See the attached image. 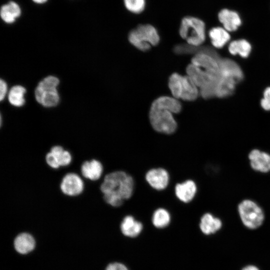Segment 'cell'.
Segmentation results:
<instances>
[{
    "mask_svg": "<svg viewBox=\"0 0 270 270\" xmlns=\"http://www.w3.org/2000/svg\"><path fill=\"white\" fill-rule=\"evenodd\" d=\"M134 187V180L130 175L123 170H116L106 175L100 190L106 204L119 207L132 197Z\"/></svg>",
    "mask_w": 270,
    "mask_h": 270,
    "instance_id": "cell-1",
    "label": "cell"
},
{
    "mask_svg": "<svg viewBox=\"0 0 270 270\" xmlns=\"http://www.w3.org/2000/svg\"><path fill=\"white\" fill-rule=\"evenodd\" d=\"M182 110L178 100L174 97L162 96L156 99L152 103L149 112L150 124L156 132L166 134L174 133L177 124L173 114Z\"/></svg>",
    "mask_w": 270,
    "mask_h": 270,
    "instance_id": "cell-2",
    "label": "cell"
},
{
    "mask_svg": "<svg viewBox=\"0 0 270 270\" xmlns=\"http://www.w3.org/2000/svg\"><path fill=\"white\" fill-rule=\"evenodd\" d=\"M220 72L216 85V96L220 98L232 95L236 85L242 80L244 74L240 66L234 60L220 58Z\"/></svg>",
    "mask_w": 270,
    "mask_h": 270,
    "instance_id": "cell-3",
    "label": "cell"
},
{
    "mask_svg": "<svg viewBox=\"0 0 270 270\" xmlns=\"http://www.w3.org/2000/svg\"><path fill=\"white\" fill-rule=\"evenodd\" d=\"M168 84L172 97L177 100L192 101L200 94L198 88L188 75L174 73L170 76Z\"/></svg>",
    "mask_w": 270,
    "mask_h": 270,
    "instance_id": "cell-4",
    "label": "cell"
},
{
    "mask_svg": "<svg viewBox=\"0 0 270 270\" xmlns=\"http://www.w3.org/2000/svg\"><path fill=\"white\" fill-rule=\"evenodd\" d=\"M179 33L180 36L186 40L188 45L199 46L206 38L204 23L196 17H184L180 23Z\"/></svg>",
    "mask_w": 270,
    "mask_h": 270,
    "instance_id": "cell-5",
    "label": "cell"
},
{
    "mask_svg": "<svg viewBox=\"0 0 270 270\" xmlns=\"http://www.w3.org/2000/svg\"><path fill=\"white\" fill-rule=\"evenodd\" d=\"M130 43L139 50L145 52L160 42L156 28L149 24H140L132 30L128 36Z\"/></svg>",
    "mask_w": 270,
    "mask_h": 270,
    "instance_id": "cell-6",
    "label": "cell"
},
{
    "mask_svg": "<svg viewBox=\"0 0 270 270\" xmlns=\"http://www.w3.org/2000/svg\"><path fill=\"white\" fill-rule=\"evenodd\" d=\"M59 84L58 78L53 76H49L42 79L35 90L34 95L36 101L44 107L56 106L60 101L57 90Z\"/></svg>",
    "mask_w": 270,
    "mask_h": 270,
    "instance_id": "cell-7",
    "label": "cell"
},
{
    "mask_svg": "<svg viewBox=\"0 0 270 270\" xmlns=\"http://www.w3.org/2000/svg\"><path fill=\"white\" fill-rule=\"evenodd\" d=\"M238 210L241 220L246 227L254 229L262 224L264 219L263 212L254 202L243 200L239 204Z\"/></svg>",
    "mask_w": 270,
    "mask_h": 270,
    "instance_id": "cell-8",
    "label": "cell"
},
{
    "mask_svg": "<svg viewBox=\"0 0 270 270\" xmlns=\"http://www.w3.org/2000/svg\"><path fill=\"white\" fill-rule=\"evenodd\" d=\"M84 182L79 175L70 172L62 178L60 188L62 192L68 196H75L80 195L84 190Z\"/></svg>",
    "mask_w": 270,
    "mask_h": 270,
    "instance_id": "cell-9",
    "label": "cell"
},
{
    "mask_svg": "<svg viewBox=\"0 0 270 270\" xmlns=\"http://www.w3.org/2000/svg\"><path fill=\"white\" fill-rule=\"evenodd\" d=\"M145 178L152 188L158 190H161L168 186L170 176L166 170L158 168L148 170L146 174Z\"/></svg>",
    "mask_w": 270,
    "mask_h": 270,
    "instance_id": "cell-10",
    "label": "cell"
},
{
    "mask_svg": "<svg viewBox=\"0 0 270 270\" xmlns=\"http://www.w3.org/2000/svg\"><path fill=\"white\" fill-rule=\"evenodd\" d=\"M197 187L194 181L187 180L177 184L174 188L176 198L181 202L188 203L194 198Z\"/></svg>",
    "mask_w": 270,
    "mask_h": 270,
    "instance_id": "cell-11",
    "label": "cell"
},
{
    "mask_svg": "<svg viewBox=\"0 0 270 270\" xmlns=\"http://www.w3.org/2000/svg\"><path fill=\"white\" fill-rule=\"evenodd\" d=\"M218 18L224 28L228 32L236 31L242 24L238 14L226 8L222 9L218 12Z\"/></svg>",
    "mask_w": 270,
    "mask_h": 270,
    "instance_id": "cell-12",
    "label": "cell"
},
{
    "mask_svg": "<svg viewBox=\"0 0 270 270\" xmlns=\"http://www.w3.org/2000/svg\"><path fill=\"white\" fill-rule=\"evenodd\" d=\"M249 159L253 169L262 172L270 170V155L258 150H254L250 153Z\"/></svg>",
    "mask_w": 270,
    "mask_h": 270,
    "instance_id": "cell-13",
    "label": "cell"
},
{
    "mask_svg": "<svg viewBox=\"0 0 270 270\" xmlns=\"http://www.w3.org/2000/svg\"><path fill=\"white\" fill-rule=\"evenodd\" d=\"M103 170L102 164L96 159L85 161L80 167L82 176L84 178L93 181L100 178L102 174Z\"/></svg>",
    "mask_w": 270,
    "mask_h": 270,
    "instance_id": "cell-14",
    "label": "cell"
},
{
    "mask_svg": "<svg viewBox=\"0 0 270 270\" xmlns=\"http://www.w3.org/2000/svg\"><path fill=\"white\" fill-rule=\"evenodd\" d=\"M15 250L19 254H24L31 252L35 248L36 241L30 234L22 232L18 234L14 242Z\"/></svg>",
    "mask_w": 270,
    "mask_h": 270,
    "instance_id": "cell-15",
    "label": "cell"
},
{
    "mask_svg": "<svg viewBox=\"0 0 270 270\" xmlns=\"http://www.w3.org/2000/svg\"><path fill=\"white\" fill-rule=\"evenodd\" d=\"M142 229V224L134 218L132 216H125L120 224L122 233L129 237H136Z\"/></svg>",
    "mask_w": 270,
    "mask_h": 270,
    "instance_id": "cell-16",
    "label": "cell"
},
{
    "mask_svg": "<svg viewBox=\"0 0 270 270\" xmlns=\"http://www.w3.org/2000/svg\"><path fill=\"white\" fill-rule=\"evenodd\" d=\"M212 46L218 48H222L230 40L228 32L221 27H214L208 32Z\"/></svg>",
    "mask_w": 270,
    "mask_h": 270,
    "instance_id": "cell-17",
    "label": "cell"
},
{
    "mask_svg": "<svg viewBox=\"0 0 270 270\" xmlns=\"http://www.w3.org/2000/svg\"><path fill=\"white\" fill-rule=\"evenodd\" d=\"M222 226L220 220L209 213L204 214L200 218V227L206 234L214 233Z\"/></svg>",
    "mask_w": 270,
    "mask_h": 270,
    "instance_id": "cell-18",
    "label": "cell"
},
{
    "mask_svg": "<svg viewBox=\"0 0 270 270\" xmlns=\"http://www.w3.org/2000/svg\"><path fill=\"white\" fill-rule=\"evenodd\" d=\"M20 12L19 6L15 2H10L2 6L0 16L4 22L10 24L20 16Z\"/></svg>",
    "mask_w": 270,
    "mask_h": 270,
    "instance_id": "cell-19",
    "label": "cell"
},
{
    "mask_svg": "<svg viewBox=\"0 0 270 270\" xmlns=\"http://www.w3.org/2000/svg\"><path fill=\"white\" fill-rule=\"evenodd\" d=\"M228 51L232 55L238 54L244 58L250 55L252 46L250 42L244 39L232 41L228 46Z\"/></svg>",
    "mask_w": 270,
    "mask_h": 270,
    "instance_id": "cell-20",
    "label": "cell"
},
{
    "mask_svg": "<svg viewBox=\"0 0 270 270\" xmlns=\"http://www.w3.org/2000/svg\"><path fill=\"white\" fill-rule=\"evenodd\" d=\"M26 89L20 85L12 86L8 94V100L10 103L16 107L22 106L25 103L24 94Z\"/></svg>",
    "mask_w": 270,
    "mask_h": 270,
    "instance_id": "cell-21",
    "label": "cell"
},
{
    "mask_svg": "<svg viewBox=\"0 0 270 270\" xmlns=\"http://www.w3.org/2000/svg\"><path fill=\"white\" fill-rule=\"evenodd\" d=\"M170 220V213L164 208H158L155 210L153 213L152 222L156 228H164L169 224Z\"/></svg>",
    "mask_w": 270,
    "mask_h": 270,
    "instance_id": "cell-22",
    "label": "cell"
},
{
    "mask_svg": "<svg viewBox=\"0 0 270 270\" xmlns=\"http://www.w3.org/2000/svg\"><path fill=\"white\" fill-rule=\"evenodd\" d=\"M50 152L54 155L60 166H67L72 161L70 153L60 146H53Z\"/></svg>",
    "mask_w": 270,
    "mask_h": 270,
    "instance_id": "cell-23",
    "label": "cell"
},
{
    "mask_svg": "<svg viewBox=\"0 0 270 270\" xmlns=\"http://www.w3.org/2000/svg\"><path fill=\"white\" fill-rule=\"evenodd\" d=\"M126 8L131 12L140 14L145 8V0H124Z\"/></svg>",
    "mask_w": 270,
    "mask_h": 270,
    "instance_id": "cell-24",
    "label": "cell"
},
{
    "mask_svg": "<svg viewBox=\"0 0 270 270\" xmlns=\"http://www.w3.org/2000/svg\"><path fill=\"white\" fill-rule=\"evenodd\" d=\"M262 108L266 110H270V87H268L264 92V97L260 100Z\"/></svg>",
    "mask_w": 270,
    "mask_h": 270,
    "instance_id": "cell-25",
    "label": "cell"
},
{
    "mask_svg": "<svg viewBox=\"0 0 270 270\" xmlns=\"http://www.w3.org/2000/svg\"><path fill=\"white\" fill-rule=\"evenodd\" d=\"M45 159L46 164L50 168L54 169H57L60 167L55 156L50 152L47 153Z\"/></svg>",
    "mask_w": 270,
    "mask_h": 270,
    "instance_id": "cell-26",
    "label": "cell"
},
{
    "mask_svg": "<svg viewBox=\"0 0 270 270\" xmlns=\"http://www.w3.org/2000/svg\"><path fill=\"white\" fill-rule=\"evenodd\" d=\"M8 92V85L6 82L0 80V100L2 101L6 97Z\"/></svg>",
    "mask_w": 270,
    "mask_h": 270,
    "instance_id": "cell-27",
    "label": "cell"
},
{
    "mask_svg": "<svg viewBox=\"0 0 270 270\" xmlns=\"http://www.w3.org/2000/svg\"><path fill=\"white\" fill-rule=\"evenodd\" d=\"M106 270H128V269L122 264L114 262L109 264Z\"/></svg>",
    "mask_w": 270,
    "mask_h": 270,
    "instance_id": "cell-28",
    "label": "cell"
},
{
    "mask_svg": "<svg viewBox=\"0 0 270 270\" xmlns=\"http://www.w3.org/2000/svg\"><path fill=\"white\" fill-rule=\"evenodd\" d=\"M242 270H259L256 267L254 266H248L244 268Z\"/></svg>",
    "mask_w": 270,
    "mask_h": 270,
    "instance_id": "cell-29",
    "label": "cell"
},
{
    "mask_svg": "<svg viewBox=\"0 0 270 270\" xmlns=\"http://www.w3.org/2000/svg\"><path fill=\"white\" fill-rule=\"evenodd\" d=\"M34 2L38 4H42L44 3L47 1V0H32Z\"/></svg>",
    "mask_w": 270,
    "mask_h": 270,
    "instance_id": "cell-30",
    "label": "cell"
}]
</instances>
